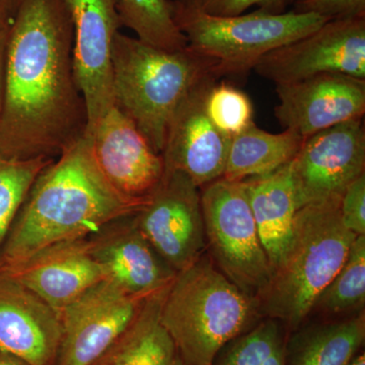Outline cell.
Masks as SVG:
<instances>
[{"label": "cell", "mask_w": 365, "mask_h": 365, "mask_svg": "<svg viewBox=\"0 0 365 365\" xmlns=\"http://www.w3.org/2000/svg\"><path fill=\"white\" fill-rule=\"evenodd\" d=\"M64 0H14L0 116V158H56L86 133Z\"/></svg>", "instance_id": "6da1fadb"}, {"label": "cell", "mask_w": 365, "mask_h": 365, "mask_svg": "<svg viewBox=\"0 0 365 365\" xmlns=\"http://www.w3.org/2000/svg\"><path fill=\"white\" fill-rule=\"evenodd\" d=\"M145 203L122 195L107 181L83 135L33 182L0 249V273L52 245L85 239L136 215Z\"/></svg>", "instance_id": "7a4b0ae2"}, {"label": "cell", "mask_w": 365, "mask_h": 365, "mask_svg": "<svg viewBox=\"0 0 365 365\" xmlns=\"http://www.w3.org/2000/svg\"><path fill=\"white\" fill-rule=\"evenodd\" d=\"M340 200L341 196L334 197L297 211L284 255L256 299L261 316L295 331L312 313L357 237L343 225Z\"/></svg>", "instance_id": "3957f363"}, {"label": "cell", "mask_w": 365, "mask_h": 365, "mask_svg": "<svg viewBox=\"0 0 365 365\" xmlns=\"http://www.w3.org/2000/svg\"><path fill=\"white\" fill-rule=\"evenodd\" d=\"M257 302L235 287L208 253L177 273L160 322L187 365H212L220 350L258 324Z\"/></svg>", "instance_id": "277c9868"}, {"label": "cell", "mask_w": 365, "mask_h": 365, "mask_svg": "<svg viewBox=\"0 0 365 365\" xmlns=\"http://www.w3.org/2000/svg\"><path fill=\"white\" fill-rule=\"evenodd\" d=\"M216 66L190 47L165 51L119 32L112 48L115 105L162 155L178 106L202 79L218 76Z\"/></svg>", "instance_id": "5b68a950"}, {"label": "cell", "mask_w": 365, "mask_h": 365, "mask_svg": "<svg viewBox=\"0 0 365 365\" xmlns=\"http://www.w3.org/2000/svg\"><path fill=\"white\" fill-rule=\"evenodd\" d=\"M170 6L188 47L215 60L220 78L247 76L264 55L309 35L329 21L292 11L213 16L204 11L199 0H170Z\"/></svg>", "instance_id": "8992f818"}, {"label": "cell", "mask_w": 365, "mask_h": 365, "mask_svg": "<svg viewBox=\"0 0 365 365\" xmlns=\"http://www.w3.org/2000/svg\"><path fill=\"white\" fill-rule=\"evenodd\" d=\"M206 252L216 267L256 300L273 269L255 222L244 181L215 180L200 188Z\"/></svg>", "instance_id": "52a82bcc"}, {"label": "cell", "mask_w": 365, "mask_h": 365, "mask_svg": "<svg viewBox=\"0 0 365 365\" xmlns=\"http://www.w3.org/2000/svg\"><path fill=\"white\" fill-rule=\"evenodd\" d=\"M135 220L141 234L175 272L206 252L200 189L181 170L165 169Z\"/></svg>", "instance_id": "ba28073f"}, {"label": "cell", "mask_w": 365, "mask_h": 365, "mask_svg": "<svg viewBox=\"0 0 365 365\" xmlns=\"http://www.w3.org/2000/svg\"><path fill=\"white\" fill-rule=\"evenodd\" d=\"M254 71L276 85L323 73L365 79V18L326 21L309 35L264 55Z\"/></svg>", "instance_id": "9c48e42d"}, {"label": "cell", "mask_w": 365, "mask_h": 365, "mask_svg": "<svg viewBox=\"0 0 365 365\" xmlns=\"http://www.w3.org/2000/svg\"><path fill=\"white\" fill-rule=\"evenodd\" d=\"M150 297L129 294L109 279L86 290L60 312L62 337L55 365L95 364L128 328Z\"/></svg>", "instance_id": "30bf717a"}, {"label": "cell", "mask_w": 365, "mask_h": 365, "mask_svg": "<svg viewBox=\"0 0 365 365\" xmlns=\"http://www.w3.org/2000/svg\"><path fill=\"white\" fill-rule=\"evenodd\" d=\"M73 24V71L86 108V134L115 106L112 48L121 28L118 0H64Z\"/></svg>", "instance_id": "8fae6325"}, {"label": "cell", "mask_w": 365, "mask_h": 365, "mask_svg": "<svg viewBox=\"0 0 365 365\" xmlns=\"http://www.w3.org/2000/svg\"><path fill=\"white\" fill-rule=\"evenodd\" d=\"M290 168L299 209L342 196L353 181L365 174L364 118L304 138Z\"/></svg>", "instance_id": "7c38bea8"}, {"label": "cell", "mask_w": 365, "mask_h": 365, "mask_svg": "<svg viewBox=\"0 0 365 365\" xmlns=\"http://www.w3.org/2000/svg\"><path fill=\"white\" fill-rule=\"evenodd\" d=\"M107 181L122 195L146 202L165 174L162 155L116 105L85 134Z\"/></svg>", "instance_id": "4fadbf2b"}, {"label": "cell", "mask_w": 365, "mask_h": 365, "mask_svg": "<svg viewBox=\"0 0 365 365\" xmlns=\"http://www.w3.org/2000/svg\"><path fill=\"white\" fill-rule=\"evenodd\" d=\"M218 79L207 76L182 98L170 119L162 151L165 169L181 170L199 189L222 178L232 140L206 113V96Z\"/></svg>", "instance_id": "5bb4252c"}, {"label": "cell", "mask_w": 365, "mask_h": 365, "mask_svg": "<svg viewBox=\"0 0 365 365\" xmlns=\"http://www.w3.org/2000/svg\"><path fill=\"white\" fill-rule=\"evenodd\" d=\"M274 114L284 129L307 138L335 125L362 119L365 79L343 73H323L276 85Z\"/></svg>", "instance_id": "9a60e30c"}, {"label": "cell", "mask_w": 365, "mask_h": 365, "mask_svg": "<svg viewBox=\"0 0 365 365\" xmlns=\"http://www.w3.org/2000/svg\"><path fill=\"white\" fill-rule=\"evenodd\" d=\"M91 256L104 269L106 279L140 297L162 292L177 272L163 260L137 227L135 215L107 223L88 237Z\"/></svg>", "instance_id": "2e32d148"}, {"label": "cell", "mask_w": 365, "mask_h": 365, "mask_svg": "<svg viewBox=\"0 0 365 365\" xmlns=\"http://www.w3.org/2000/svg\"><path fill=\"white\" fill-rule=\"evenodd\" d=\"M61 337L59 312L0 274V352L26 365H55Z\"/></svg>", "instance_id": "e0dca14e"}, {"label": "cell", "mask_w": 365, "mask_h": 365, "mask_svg": "<svg viewBox=\"0 0 365 365\" xmlns=\"http://www.w3.org/2000/svg\"><path fill=\"white\" fill-rule=\"evenodd\" d=\"M0 274L18 281L59 313L106 279L104 269L91 256L88 237L52 245Z\"/></svg>", "instance_id": "ac0fdd59"}, {"label": "cell", "mask_w": 365, "mask_h": 365, "mask_svg": "<svg viewBox=\"0 0 365 365\" xmlns=\"http://www.w3.org/2000/svg\"><path fill=\"white\" fill-rule=\"evenodd\" d=\"M244 182L262 244L274 270L287 248L299 210L290 163Z\"/></svg>", "instance_id": "d6986e66"}, {"label": "cell", "mask_w": 365, "mask_h": 365, "mask_svg": "<svg viewBox=\"0 0 365 365\" xmlns=\"http://www.w3.org/2000/svg\"><path fill=\"white\" fill-rule=\"evenodd\" d=\"M365 338L364 311L302 329L285 340L284 365H349Z\"/></svg>", "instance_id": "ffe728a7"}, {"label": "cell", "mask_w": 365, "mask_h": 365, "mask_svg": "<svg viewBox=\"0 0 365 365\" xmlns=\"http://www.w3.org/2000/svg\"><path fill=\"white\" fill-rule=\"evenodd\" d=\"M169 287L148 299L128 328L93 365L175 364L176 346L160 322V309Z\"/></svg>", "instance_id": "44dd1931"}, {"label": "cell", "mask_w": 365, "mask_h": 365, "mask_svg": "<svg viewBox=\"0 0 365 365\" xmlns=\"http://www.w3.org/2000/svg\"><path fill=\"white\" fill-rule=\"evenodd\" d=\"M304 140L289 129L270 133L252 123L230 140L222 178L245 181L275 172L294 160Z\"/></svg>", "instance_id": "7402d4cb"}, {"label": "cell", "mask_w": 365, "mask_h": 365, "mask_svg": "<svg viewBox=\"0 0 365 365\" xmlns=\"http://www.w3.org/2000/svg\"><path fill=\"white\" fill-rule=\"evenodd\" d=\"M118 14L121 26L146 44L172 52L188 47L175 24L170 0H118Z\"/></svg>", "instance_id": "603a6c76"}, {"label": "cell", "mask_w": 365, "mask_h": 365, "mask_svg": "<svg viewBox=\"0 0 365 365\" xmlns=\"http://www.w3.org/2000/svg\"><path fill=\"white\" fill-rule=\"evenodd\" d=\"M364 299L365 235H357L344 264L319 295L313 309L327 314H344L361 307Z\"/></svg>", "instance_id": "cb8c5ba5"}, {"label": "cell", "mask_w": 365, "mask_h": 365, "mask_svg": "<svg viewBox=\"0 0 365 365\" xmlns=\"http://www.w3.org/2000/svg\"><path fill=\"white\" fill-rule=\"evenodd\" d=\"M54 160L38 158L29 160H7L0 158V249L33 182Z\"/></svg>", "instance_id": "d4e9b609"}, {"label": "cell", "mask_w": 365, "mask_h": 365, "mask_svg": "<svg viewBox=\"0 0 365 365\" xmlns=\"http://www.w3.org/2000/svg\"><path fill=\"white\" fill-rule=\"evenodd\" d=\"M205 109L216 128L230 139L254 123L251 98L225 81H217L209 88Z\"/></svg>", "instance_id": "484cf974"}, {"label": "cell", "mask_w": 365, "mask_h": 365, "mask_svg": "<svg viewBox=\"0 0 365 365\" xmlns=\"http://www.w3.org/2000/svg\"><path fill=\"white\" fill-rule=\"evenodd\" d=\"M292 11L314 14L329 21L365 18V0H302L292 4Z\"/></svg>", "instance_id": "4316f807"}, {"label": "cell", "mask_w": 365, "mask_h": 365, "mask_svg": "<svg viewBox=\"0 0 365 365\" xmlns=\"http://www.w3.org/2000/svg\"><path fill=\"white\" fill-rule=\"evenodd\" d=\"M343 225L356 235H365V174L353 181L340 200Z\"/></svg>", "instance_id": "83f0119b"}, {"label": "cell", "mask_w": 365, "mask_h": 365, "mask_svg": "<svg viewBox=\"0 0 365 365\" xmlns=\"http://www.w3.org/2000/svg\"><path fill=\"white\" fill-rule=\"evenodd\" d=\"M206 13L213 16H239L249 9L258 6L263 13L279 14L285 13L287 0H199Z\"/></svg>", "instance_id": "f1b7e54d"}, {"label": "cell", "mask_w": 365, "mask_h": 365, "mask_svg": "<svg viewBox=\"0 0 365 365\" xmlns=\"http://www.w3.org/2000/svg\"><path fill=\"white\" fill-rule=\"evenodd\" d=\"M7 34H9V28L0 32V116H1L2 106H4V83H6Z\"/></svg>", "instance_id": "f546056e"}, {"label": "cell", "mask_w": 365, "mask_h": 365, "mask_svg": "<svg viewBox=\"0 0 365 365\" xmlns=\"http://www.w3.org/2000/svg\"><path fill=\"white\" fill-rule=\"evenodd\" d=\"M13 11L14 0H0V32L9 28Z\"/></svg>", "instance_id": "4dcf8cb0"}, {"label": "cell", "mask_w": 365, "mask_h": 365, "mask_svg": "<svg viewBox=\"0 0 365 365\" xmlns=\"http://www.w3.org/2000/svg\"><path fill=\"white\" fill-rule=\"evenodd\" d=\"M0 365H26L21 360L6 354V353L0 352Z\"/></svg>", "instance_id": "1f68e13d"}, {"label": "cell", "mask_w": 365, "mask_h": 365, "mask_svg": "<svg viewBox=\"0 0 365 365\" xmlns=\"http://www.w3.org/2000/svg\"><path fill=\"white\" fill-rule=\"evenodd\" d=\"M349 365H365L364 353H359V354L355 356V359L352 360L351 364Z\"/></svg>", "instance_id": "d6a6232c"}, {"label": "cell", "mask_w": 365, "mask_h": 365, "mask_svg": "<svg viewBox=\"0 0 365 365\" xmlns=\"http://www.w3.org/2000/svg\"><path fill=\"white\" fill-rule=\"evenodd\" d=\"M173 365H187L179 356L177 357L176 361Z\"/></svg>", "instance_id": "836d02e7"}, {"label": "cell", "mask_w": 365, "mask_h": 365, "mask_svg": "<svg viewBox=\"0 0 365 365\" xmlns=\"http://www.w3.org/2000/svg\"><path fill=\"white\" fill-rule=\"evenodd\" d=\"M302 1V0H287L288 6H292L295 2Z\"/></svg>", "instance_id": "e575fe53"}]
</instances>
